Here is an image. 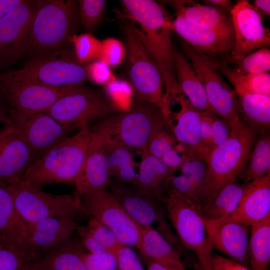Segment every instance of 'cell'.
<instances>
[{"label":"cell","instance_id":"obj_6","mask_svg":"<svg viewBox=\"0 0 270 270\" xmlns=\"http://www.w3.org/2000/svg\"><path fill=\"white\" fill-rule=\"evenodd\" d=\"M126 40V72L135 99L156 106L163 113L172 128L170 100L166 95L162 76L150 57L136 30L134 22L122 20Z\"/></svg>","mask_w":270,"mask_h":270},{"label":"cell","instance_id":"obj_21","mask_svg":"<svg viewBox=\"0 0 270 270\" xmlns=\"http://www.w3.org/2000/svg\"><path fill=\"white\" fill-rule=\"evenodd\" d=\"M34 160L28 146L10 126L0 130V180L8 184L22 179Z\"/></svg>","mask_w":270,"mask_h":270},{"label":"cell","instance_id":"obj_48","mask_svg":"<svg viewBox=\"0 0 270 270\" xmlns=\"http://www.w3.org/2000/svg\"><path fill=\"white\" fill-rule=\"evenodd\" d=\"M169 185L194 202L200 204L197 188L186 176L184 174L176 176H172L170 179Z\"/></svg>","mask_w":270,"mask_h":270},{"label":"cell","instance_id":"obj_42","mask_svg":"<svg viewBox=\"0 0 270 270\" xmlns=\"http://www.w3.org/2000/svg\"><path fill=\"white\" fill-rule=\"evenodd\" d=\"M126 56V48L122 43L114 38H107L101 42L100 60L110 66L120 64Z\"/></svg>","mask_w":270,"mask_h":270},{"label":"cell","instance_id":"obj_47","mask_svg":"<svg viewBox=\"0 0 270 270\" xmlns=\"http://www.w3.org/2000/svg\"><path fill=\"white\" fill-rule=\"evenodd\" d=\"M116 256L118 270H146L138 254L128 246H123Z\"/></svg>","mask_w":270,"mask_h":270},{"label":"cell","instance_id":"obj_11","mask_svg":"<svg viewBox=\"0 0 270 270\" xmlns=\"http://www.w3.org/2000/svg\"><path fill=\"white\" fill-rule=\"evenodd\" d=\"M116 110L103 93L82 86L60 98L44 112L73 130L88 126L90 122L104 119Z\"/></svg>","mask_w":270,"mask_h":270},{"label":"cell","instance_id":"obj_15","mask_svg":"<svg viewBox=\"0 0 270 270\" xmlns=\"http://www.w3.org/2000/svg\"><path fill=\"white\" fill-rule=\"evenodd\" d=\"M38 2L22 0L0 20V66L14 64L24 56Z\"/></svg>","mask_w":270,"mask_h":270},{"label":"cell","instance_id":"obj_2","mask_svg":"<svg viewBox=\"0 0 270 270\" xmlns=\"http://www.w3.org/2000/svg\"><path fill=\"white\" fill-rule=\"evenodd\" d=\"M80 22L76 1L38 0L24 56L30 60L69 48Z\"/></svg>","mask_w":270,"mask_h":270},{"label":"cell","instance_id":"obj_58","mask_svg":"<svg viewBox=\"0 0 270 270\" xmlns=\"http://www.w3.org/2000/svg\"><path fill=\"white\" fill-rule=\"evenodd\" d=\"M146 264L147 270H178L152 261H146Z\"/></svg>","mask_w":270,"mask_h":270},{"label":"cell","instance_id":"obj_30","mask_svg":"<svg viewBox=\"0 0 270 270\" xmlns=\"http://www.w3.org/2000/svg\"><path fill=\"white\" fill-rule=\"evenodd\" d=\"M246 184L238 183L236 180L226 184L210 201L202 206L204 218L218 220L229 217L237 208Z\"/></svg>","mask_w":270,"mask_h":270},{"label":"cell","instance_id":"obj_7","mask_svg":"<svg viewBox=\"0 0 270 270\" xmlns=\"http://www.w3.org/2000/svg\"><path fill=\"white\" fill-rule=\"evenodd\" d=\"M162 201L182 244L197 256L196 270H213V250L206 232L202 206L170 185Z\"/></svg>","mask_w":270,"mask_h":270},{"label":"cell","instance_id":"obj_31","mask_svg":"<svg viewBox=\"0 0 270 270\" xmlns=\"http://www.w3.org/2000/svg\"><path fill=\"white\" fill-rule=\"evenodd\" d=\"M86 252L80 241L72 239L35 261L46 270H87L84 261Z\"/></svg>","mask_w":270,"mask_h":270},{"label":"cell","instance_id":"obj_41","mask_svg":"<svg viewBox=\"0 0 270 270\" xmlns=\"http://www.w3.org/2000/svg\"><path fill=\"white\" fill-rule=\"evenodd\" d=\"M86 226L106 252L116 254L118 250L124 246L110 228L96 218L91 217Z\"/></svg>","mask_w":270,"mask_h":270},{"label":"cell","instance_id":"obj_22","mask_svg":"<svg viewBox=\"0 0 270 270\" xmlns=\"http://www.w3.org/2000/svg\"><path fill=\"white\" fill-rule=\"evenodd\" d=\"M91 133L87 154L74 184L78 196L106 188L111 182L104 144L98 135Z\"/></svg>","mask_w":270,"mask_h":270},{"label":"cell","instance_id":"obj_35","mask_svg":"<svg viewBox=\"0 0 270 270\" xmlns=\"http://www.w3.org/2000/svg\"><path fill=\"white\" fill-rule=\"evenodd\" d=\"M104 146L110 176L121 182L132 185L138 173L130 150L118 146L104 144Z\"/></svg>","mask_w":270,"mask_h":270},{"label":"cell","instance_id":"obj_5","mask_svg":"<svg viewBox=\"0 0 270 270\" xmlns=\"http://www.w3.org/2000/svg\"><path fill=\"white\" fill-rule=\"evenodd\" d=\"M92 133L88 126L79 129L34 160L22 180L39 188L46 185H74L85 160Z\"/></svg>","mask_w":270,"mask_h":270},{"label":"cell","instance_id":"obj_24","mask_svg":"<svg viewBox=\"0 0 270 270\" xmlns=\"http://www.w3.org/2000/svg\"><path fill=\"white\" fill-rule=\"evenodd\" d=\"M112 192L132 219L142 228L161 222L163 215L160 200L117 180L109 186Z\"/></svg>","mask_w":270,"mask_h":270},{"label":"cell","instance_id":"obj_18","mask_svg":"<svg viewBox=\"0 0 270 270\" xmlns=\"http://www.w3.org/2000/svg\"><path fill=\"white\" fill-rule=\"evenodd\" d=\"M76 216L50 218L28 225V249L34 261L72 240L78 226Z\"/></svg>","mask_w":270,"mask_h":270},{"label":"cell","instance_id":"obj_29","mask_svg":"<svg viewBox=\"0 0 270 270\" xmlns=\"http://www.w3.org/2000/svg\"><path fill=\"white\" fill-rule=\"evenodd\" d=\"M173 54L176 78L181 92L196 110L213 112L204 86L190 62L182 53L174 48Z\"/></svg>","mask_w":270,"mask_h":270},{"label":"cell","instance_id":"obj_56","mask_svg":"<svg viewBox=\"0 0 270 270\" xmlns=\"http://www.w3.org/2000/svg\"><path fill=\"white\" fill-rule=\"evenodd\" d=\"M10 108L0 95V122L6 126L9 124V116Z\"/></svg>","mask_w":270,"mask_h":270},{"label":"cell","instance_id":"obj_16","mask_svg":"<svg viewBox=\"0 0 270 270\" xmlns=\"http://www.w3.org/2000/svg\"><path fill=\"white\" fill-rule=\"evenodd\" d=\"M234 43L228 59L233 62L270 43L269 29L253 6L245 0L238 1L230 12Z\"/></svg>","mask_w":270,"mask_h":270},{"label":"cell","instance_id":"obj_17","mask_svg":"<svg viewBox=\"0 0 270 270\" xmlns=\"http://www.w3.org/2000/svg\"><path fill=\"white\" fill-rule=\"evenodd\" d=\"M204 221L212 249L250 269L248 245L250 227L227 219L204 218Z\"/></svg>","mask_w":270,"mask_h":270},{"label":"cell","instance_id":"obj_46","mask_svg":"<svg viewBox=\"0 0 270 270\" xmlns=\"http://www.w3.org/2000/svg\"><path fill=\"white\" fill-rule=\"evenodd\" d=\"M88 78L96 84H106L116 77L108 64L96 60L86 64Z\"/></svg>","mask_w":270,"mask_h":270},{"label":"cell","instance_id":"obj_33","mask_svg":"<svg viewBox=\"0 0 270 270\" xmlns=\"http://www.w3.org/2000/svg\"><path fill=\"white\" fill-rule=\"evenodd\" d=\"M219 71L231 83L237 95L254 94L270 96V74L268 72L244 74L225 63L217 61Z\"/></svg>","mask_w":270,"mask_h":270},{"label":"cell","instance_id":"obj_1","mask_svg":"<svg viewBox=\"0 0 270 270\" xmlns=\"http://www.w3.org/2000/svg\"><path fill=\"white\" fill-rule=\"evenodd\" d=\"M120 2L126 12L123 18L139 25L138 27L134 24L138 35L162 74L166 95L173 100L182 93L174 69L171 15L165 7L154 0H123Z\"/></svg>","mask_w":270,"mask_h":270},{"label":"cell","instance_id":"obj_43","mask_svg":"<svg viewBox=\"0 0 270 270\" xmlns=\"http://www.w3.org/2000/svg\"><path fill=\"white\" fill-rule=\"evenodd\" d=\"M180 168L182 174L186 176L197 188L200 204V193L207 172L205 162L200 160H186Z\"/></svg>","mask_w":270,"mask_h":270},{"label":"cell","instance_id":"obj_20","mask_svg":"<svg viewBox=\"0 0 270 270\" xmlns=\"http://www.w3.org/2000/svg\"><path fill=\"white\" fill-rule=\"evenodd\" d=\"M172 30L192 48L205 54L228 55L230 54L234 46V31L198 27L178 15L172 20Z\"/></svg>","mask_w":270,"mask_h":270},{"label":"cell","instance_id":"obj_36","mask_svg":"<svg viewBox=\"0 0 270 270\" xmlns=\"http://www.w3.org/2000/svg\"><path fill=\"white\" fill-rule=\"evenodd\" d=\"M249 158L244 174L246 183L259 179L270 172V138L263 132L258 138Z\"/></svg>","mask_w":270,"mask_h":270},{"label":"cell","instance_id":"obj_50","mask_svg":"<svg viewBox=\"0 0 270 270\" xmlns=\"http://www.w3.org/2000/svg\"><path fill=\"white\" fill-rule=\"evenodd\" d=\"M76 230L79 236L80 242L88 252L100 254L106 252L86 226H77Z\"/></svg>","mask_w":270,"mask_h":270},{"label":"cell","instance_id":"obj_57","mask_svg":"<svg viewBox=\"0 0 270 270\" xmlns=\"http://www.w3.org/2000/svg\"><path fill=\"white\" fill-rule=\"evenodd\" d=\"M203 2L206 4L212 5L222 8V9L230 12L234 5L228 0H204Z\"/></svg>","mask_w":270,"mask_h":270},{"label":"cell","instance_id":"obj_26","mask_svg":"<svg viewBox=\"0 0 270 270\" xmlns=\"http://www.w3.org/2000/svg\"><path fill=\"white\" fill-rule=\"evenodd\" d=\"M28 235V225L16 208L8 184L0 180V241L17 248L30 257Z\"/></svg>","mask_w":270,"mask_h":270},{"label":"cell","instance_id":"obj_3","mask_svg":"<svg viewBox=\"0 0 270 270\" xmlns=\"http://www.w3.org/2000/svg\"><path fill=\"white\" fill-rule=\"evenodd\" d=\"M170 124L155 105L134 99L130 107L105 118L90 129L104 144L118 146L130 150H146L152 136Z\"/></svg>","mask_w":270,"mask_h":270},{"label":"cell","instance_id":"obj_54","mask_svg":"<svg viewBox=\"0 0 270 270\" xmlns=\"http://www.w3.org/2000/svg\"><path fill=\"white\" fill-rule=\"evenodd\" d=\"M252 6L261 17L262 16H270V0H256L254 1V4Z\"/></svg>","mask_w":270,"mask_h":270},{"label":"cell","instance_id":"obj_39","mask_svg":"<svg viewBox=\"0 0 270 270\" xmlns=\"http://www.w3.org/2000/svg\"><path fill=\"white\" fill-rule=\"evenodd\" d=\"M78 3L80 22L87 32L93 31L103 19L106 2L104 0H80Z\"/></svg>","mask_w":270,"mask_h":270},{"label":"cell","instance_id":"obj_38","mask_svg":"<svg viewBox=\"0 0 270 270\" xmlns=\"http://www.w3.org/2000/svg\"><path fill=\"white\" fill-rule=\"evenodd\" d=\"M76 59L81 63L88 64L98 59L101 42L90 33L75 34L70 40Z\"/></svg>","mask_w":270,"mask_h":270},{"label":"cell","instance_id":"obj_52","mask_svg":"<svg viewBox=\"0 0 270 270\" xmlns=\"http://www.w3.org/2000/svg\"><path fill=\"white\" fill-rule=\"evenodd\" d=\"M212 266L213 270H250L236 261L217 254L212 255Z\"/></svg>","mask_w":270,"mask_h":270},{"label":"cell","instance_id":"obj_10","mask_svg":"<svg viewBox=\"0 0 270 270\" xmlns=\"http://www.w3.org/2000/svg\"><path fill=\"white\" fill-rule=\"evenodd\" d=\"M184 56L202 84L212 112L230 123L239 118L236 92L224 78L217 61L180 40Z\"/></svg>","mask_w":270,"mask_h":270},{"label":"cell","instance_id":"obj_23","mask_svg":"<svg viewBox=\"0 0 270 270\" xmlns=\"http://www.w3.org/2000/svg\"><path fill=\"white\" fill-rule=\"evenodd\" d=\"M270 214V172L246 182L235 211L225 218L252 226Z\"/></svg>","mask_w":270,"mask_h":270},{"label":"cell","instance_id":"obj_40","mask_svg":"<svg viewBox=\"0 0 270 270\" xmlns=\"http://www.w3.org/2000/svg\"><path fill=\"white\" fill-rule=\"evenodd\" d=\"M32 261L26 252L0 241V270H22Z\"/></svg>","mask_w":270,"mask_h":270},{"label":"cell","instance_id":"obj_4","mask_svg":"<svg viewBox=\"0 0 270 270\" xmlns=\"http://www.w3.org/2000/svg\"><path fill=\"white\" fill-rule=\"evenodd\" d=\"M230 124L231 133L228 140L214 147L205 161L207 172L200 193L201 206L210 201L226 184L236 180L249 159L256 129L240 118Z\"/></svg>","mask_w":270,"mask_h":270},{"label":"cell","instance_id":"obj_32","mask_svg":"<svg viewBox=\"0 0 270 270\" xmlns=\"http://www.w3.org/2000/svg\"><path fill=\"white\" fill-rule=\"evenodd\" d=\"M248 252L250 270H268L270 261V214L250 226Z\"/></svg>","mask_w":270,"mask_h":270},{"label":"cell","instance_id":"obj_12","mask_svg":"<svg viewBox=\"0 0 270 270\" xmlns=\"http://www.w3.org/2000/svg\"><path fill=\"white\" fill-rule=\"evenodd\" d=\"M78 196L82 212L110 228L122 244L138 248L143 228L128 214L112 192L104 188Z\"/></svg>","mask_w":270,"mask_h":270},{"label":"cell","instance_id":"obj_53","mask_svg":"<svg viewBox=\"0 0 270 270\" xmlns=\"http://www.w3.org/2000/svg\"><path fill=\"white\" fill-rule=\"evenodd\" d=\"M168 168L176 170L188 160L185 157L180 156L174 148L166 152L160 159Z\"/></svg>","mask_w":270,"mask_h":270},{"label":"cell","instance_id":"obj_45","mask_svg":"<svg viewBox=\"0 0 270 270\" xmlns=\"http://www.w3.org/2000/svg\"><path fill=\"white\" fill-rule=\"evenodd\" d=\"M174 143L172 138L162 129L152 136L146 150L150 154L160 160L166 152L173 148Z\"/></svg>","mask_w":270,"mask_h":270},{"label":"cell","instance_id":"obj_55","mask_svg":"<svg viewBox=\"0 0 270 270\" xmlns=\"http://www.w3.org/2000/svg\"><path fill=\"white\" fill-rule=\"evenodd\" d=\"M22 1V0H0V20Z\"/></svg>","mask_w":270,"mask_h":270},{"label":"cell","instance_id":"obj_25","mask_svg":"<svg viewBox=\"0 0 270 270\" xmlns=\"http://www.w3.org/2000/svg\"><path fill=\"white\" fill-rule=\"evenodd\" d=\"M190 24L198 27L234 31L231 14L221 8L190 0L164 1Z\"/></svg>","mask_w":270,"mask_h":270},{"label":"cell","instance_id":"obj_28","mask_svg":"<svg viewBox=\"0 0 270 270\" xmlns=\"http://www.w3.org/2000/svg\"><path fill=\"white\" fill-rule=\"evenodd\" d=\"M137 248L146 262H156L178 270H186L180 252L151 226L142 228Z\"/></svg>","mask_w":270,"mask_h":270},{"label":"cell","instance_id":"obj_37","mask_svg":"<svg viewBox=\"0 0 270 270\" xmlns=\"http://www.w3.org/2000/svg\"><path fill=\"white\" fill-rule=\"evenodd\" d=\"M232 62L235 65L232 68L241 74L268 72L270 70V50L266 48H262Z\"/></svg>","mask_w":270,"mask_h":270},{"label":"cell","instance_id":"obj_19","mask_svg":"<svg viewBox=\"0 0 270 270\" xmlns=\"http://www.w3.org/2000/svg\"><path fill=\"white\" fill-rule=\"evenodd\" d=\"M173 100L180 106V110L174 114L176 124L171 128L178 144L184 148L188 160L205 162L208 154L202 142L200 111L194 108L182 94Z\"/></svg>","mask_w":270,"mask_h":270},{"label":"cell","instance_id":"obj_27","mask_svg":"<svg viewBox=\"0 0 270 270\" xmlns=\"http://www.w3.org/2000/svg\"><path fill=\"white\" fill-rule=\"evenodd\" d=\"M141 152L137 178L132 186L140 192L162 200V193L168 186L170 179L175 170L150 154L146 149Z\"/></svg>","mask_w":270,"mask_h":270},{"label":"cell","instance_id":"obj_9","mask_svg":"<svg viewBox=\"0 0 270 270\" xmlns=\"http://www.w3.org/2000/svg\"><path fill=\"white\" fill-rule=\"evenodd\" d=\"M86 64L80 62L70 47L30 60L16 76L55 88L83 85L88 79Z\"/></svg>","mask_w":270,"mask_h":270},{"label":"cell","instance_id":"obj_14","mask_svg":"<svg viewBox=\"0 0 270 270\" xmlns=\"http://www.w3.org/2000/svg\"><path fill=\"white\" fill-rule=\"evenodd\" d=\"M30 150L34 160L68 136L72 130L44 112L10 109L9 124Z\"/></svg>","mask_w":270,"mask_h":270},{"label":"cell","instance_id":"obj_59","mask_svg":"<svg viewBox=\"0 0 270 270\" xmlns=\"http://www.w3.org/2000/svg\"><path fill=\"white\" fill-rule=\"evenodd\" d=\"M22 270H46L40 266L36 261L30 262Z\"/></svg>","mask_w":270,"mask_h":270},{"label":"cell","instance_id":"obj_44","mask_svg":"<svg viewBox=\"0 0 270 270\" xmlns=\"http://www.w3.org/2000/svg\"><path fill=\"white\" fill-rule=\"evenodd\" d=\"M84 261L87 270H116L118 260L116 254L106 252L100 254L86 252Z\"/></svg>","mask_w":270,"mask_h":270},{"label":"cell","instance_id":"obj_49","mask_svg":"<svg viewBox=\"0 0 270 270\" xmlns=\"http://www.w3.org/2000/svg\"><path fill=\"white\" fill-rule=\"evenodd\" d=\"M230 123L226 120L214 114L212 121V142L213 148L227 140L230 135Z\"/></svg>","mask_w":270,"mask_h":270},{"label":"cell","instance_id":"obj_13","mask_svg":"<svg viewBox=\"0 0 270 270\" xmlns=\"http://www.w3.org/2000/svg\"><path fill=\"white\" fill-rule=\"evenodd\" d=\"M81 86L55 88L18 76L12 70L0 74V95L10 108L22 111L44 112Z\"/></svg>","mask_w":270,"mask_h":270},{"label":"cell","instance_id":"obj_51","mask_svg":"<svg viewBox=\"0 0 270 270\" xmlns=\"http://www.w3.org/2000/svg\"><path fill=\"white\" fill-rule=\"evenodd\" d=\"M213 112L200 111L201 140L206 150L209 153L213 148L212 142V121Z\"/></svg>","mask_w":270,"mask_h":270},{"label":"cell","instance_id":"obj_8","mask_svg":"<svg viewBox=\"0 0 270 270\" xmlns=\"http://www.w3.org/2000/svg\"><path fill=\"white\" fill-rule=\"evenodd\" d=\"M16 208L27 225L46 218L76 216L82 212L78 195H56L23 180L8 184Z\"/></svg>","mask_w":270,"mask_h":270},{"label":"cell","instance_id":"obj_34","mask_svg":"<svg viewBox=\"0 0 270 270\" xmlns=\"http://www.w3.org/2000/svg\"><path fill=\"white\" fill-rule=\"evenodd\" d=\"M238 114L248 125L262 130L270 124V96L247 94L237 95Z\"/></svg>","mask_w":270,"mask_h":270}]
</instances>
